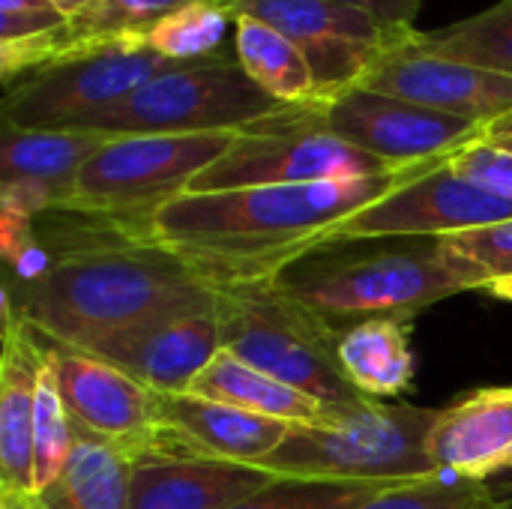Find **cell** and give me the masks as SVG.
Here are the masks:
<instances>
[{
  "mask_svg": "<svg viewBox=\"0 0 512 509\" xmlns=\"http://www.w3.org/2000/svg\"><path fill=\"white\" fill-rule=\"evenodd\" d=\"M426 168L432 165L327 183L186 192L156 210L150 237L177 252L213 288L273 279L294 255Z\"/></svg>",
  "mask_w": 512,
  "mask_h": 509,
  "instance_id": "1",
  "label": "cell"
},
{
  "mask_svg": "<svg viewBox=\"0 0 512 509\" xmlns=\"http://www.w3.org/2000/svg\"><path fill=\"white\" fill-rule=\"evenodd\" d=\"M12 306L39 336L87 348L129 324L174 309L216 306V288L153 237H87L48 255Z\"/></svg>",
  "mask_w": 512,
  "mask_h": 509,
  "instance_id": "2",
  "label": "cell"
},
{
  "mask_svg": "<svg viewBox=\"0 0 512 509\" xmlns=\"http://www.w3.org/2000/svg\"><path fill=\"white\" fill-rule=\"evenodd\" d=\"M285 297L318 315L333 333L369 318H414L417 312L486 282L444 237H339L312 243L270 279Z\"/></svg>",
  "mask_w": 512,
  "mask_h": 509,
  "instance_id": "3",
  "label": "cell"
},
{
  "mask_svg": "<svg viewBox=\"0 0 512 509\" xmlns=\"http://www.w3.org/2000/svg\"><path fill=\"white\" fill-rule=\"evenodd\" d=\"M216 318L222 348L264 375L333 411H354L369 402L342 372L339 333L270 279L216 285Z\"/></svg>",
  "mask_w": 512,
  "mask_h": 509,
  "instance_id": "4",
  "label": "cell"
},
{
  "mask_svg": "<svg viewBox=\"0 0 512 509\" xmlns=\"http://www.w3.org/2000/svg\"><path fill=\"white\" fill-rule=\"evenodd\" d=\"M435 417L438 408L369 399L336 426H291L288 438L261 468L276 477L375 489L435 480L444 477L426 450Z\"/></svg>",
  "mask_w": 512,
  "mask_h": 509,
  "instance_id": "5",
  "label": "cell"
},
{
  "mask_svg": "<svg viewBox=\"0 0 512 509\" xmlns=\"http://www.w3.org/2000/svg\"><path fill=\"white\" fill-rule=\"evenodd\" d=\"M237 132L207 135H117L108 138L81 168L72 198L57 210L96 216L123 234L150 237L156 210L186 195Z\"/></svg>",
  "mask_w": 512,
  "mask_h": 509,
  "instance_id": "6",
  "label": "cell"
},
{
  "mask_svg": "<svg viewBox=\"0 0 512 509\" xmlns=\"http://www.w3.org/2000/svg\"><path fill=\"white\" fill-rule=\"evenodd\" d=\"M282 108L246 75L237 51H231L201 63H177L75 129L108 138L240 132Z\"/></svg>",
  "mask_w": 512,
  "mask_h": 509,
  "instance_id": "7",
  "label": "cell"
},
{
  "mask_svg": "<svg viewBox=\"0 0 512 509\" xmlns=\"http://www.w3.org/2000/svg\"><path fill=\"white\" fill-rule=\"evenodd\" d=\"M390 171L408 168H390L387 162L348 144L330 129L324 102H306L285 105L282 111L240 129L231 147L192 180L189 192L327 183Z\"/></svg>",
  "mask_w": 512,
  "mask_h": 509,
  "instance_id": "8",
  "label": "cell"
},
{
  "mask_svg": "<svg viewBox=\"0 0 512 509\" xmlns=\"http://www.w3.org/2000/svg\"><path fill=\"white\" fill-rule=\"evenodd\" d=\"M171 66L141 36L75 48L6 90L3 126L75 129Z\"/></svg>",
  "mask_w": 512,
  "mask_h": 509,
  "instance_id": "9",
  "label": "cell"
},
{
  "mask_svg": "<svg viewBox=\"0 0 512 509\" xmlns=\"http://www.w3.org/2000/svg\"><path fill=\"white\" fill-rule=\"evenodd\" d=\"M237 15H255L306 54L321 102L363 84L390 54L402 51L417 30L387 24L339 0H228Z\"/></svg>",
  "mask_w": 512,
  "mask_h": 509,
  "instance_id": "10",
  "label": "cell"
},
{
  "mask_svg": "<svg viewBox=\"0 0 512 509\" xmlns=\"http://www.w3.org/2000/svg\"><path fill=\"white\" fill-rule=\"evenodd\" d=\"M324 117L339 138L387 162L390 168L450 162L459 150L480 141L486 129L474 120L369 87H351L324 102Z\"/></svg>",
  "mask_w": 512,
  "mask_h": 509,
  "instance_id": "11",
  "label": "cell"
},
{
  "mask_svg": "<svg viewBox=\"0 0 512 509\" xmlns=\"http://www.w3.org/2000/svg\"><path fill=\"white\" fill-rule=\"evenodd\" d=\"M45 357L57 375L66 411L78 426L117 444L132 462L156 450L165 429L159 393L75 345L45 339Z\"/></svg>",
  "mask_w": 512,
  "mask_h": 509,
  "instance_id": "12",
  "label": "cell"
},
{
  "mask_svg": "<svg viewBox=\"0 0 512 509\" xmlns=\"http://www.w3.org/2000/svg\"><path fill=\"white\" fill-rule=\"evenodd\" d=\"M512 219V201L501 198L450 162L432 165L366 210L354 213L333 234L339 237H450Z\"/></svg>",
  "mask_w": 512,
  "mask_h": 509,
  "instance_id": "13",
  "label": "cell"
},
{
  "mask_svg": "<svg viewBox=\"0 0 512 509\" xmlns=\"http://www.w3.org/2000/svg\"><path fill=\"white\" fill-rule=\"evenodd\" d=\"M84 351L114 363L159 396L189 393L195 378L222 351L216 306L159 312L87 345Z\"/></svg>",
  "mask_w": 512,
  "mask_h": 509,
  "instance_id": "14",
  "label": "cell"
},
{
  "mask_svg": "<svg viewBox=\"0 0 512 509\" xmlns=\"http://www.w3.org/2000/svg\"><path fill=\"white\" fill-rule=\"evenodd\" d=\"M357 87L390 93L480 126H489L512 111V75L423 51L414 39L381 60Z\"/></svg>",
  "mask_w": 512,
  "mask_h": 509,
  "instance_id": "15",
  "label": "cell"
},
{
  "mask_svg": "<svg viewBox=\"0 0 512 509\" xmlns=\"http://www.w3.org/2000/svg\"><path fill=\"white\" fill-rule=\"evenodd\" d=\"M162 435L150 456L171 459H222L240 465H264L291 426L261 414L240 411L234 405L210 402L192 393L162 396Z\"/></svg>",
  "mask_w": 512,
  "mask_h": 509,
  "instance_id": "16",
  "label": "cell"
},
{
  "mask_svg": "<svg viewBox=\"0 0 512 509\" xmlns=\"http://www.w3.org/2000/svg\"><path fill=\"white\" fill-rule=\"evenodd\" d=\"M426 450L444 477L486 483L507 471L512 465V387H480L438 408Z\"/></svg>",
  "mask_w": 512,
  "mask_h": 509,
  "instance_id": "17",
  "label": "cell"
},
{
  "mask_svg": "<svg viewBox=\"0 0 512 509\" xmlns=\"http://www.w3.org/2000/svg\"><path fill=\"white\" fill-rule=\"evenodd\" d=\"M45 363L42 336L24 324L3 291V357H0V489L36 495L33 417L36 384Z\"/></svg>",
  "mask_w": 512,
  "mask_h": 509,
  "instance_id": "18",
  "label": "cell"
},
{
  "mask_svg": "<svg viewBox=\"0 0 512 509\" xmlns=\"http://www.w3.org/2000/svg\"><path fill=\"white\" fill-rule=\"evenodd\" d=\"M276 474L222 459L141 456L132 462L129 509H228L264 489Z\"/></svg>",
  "mask_w": 512,
  "mask_h": 509,
  "instance_id": "19",
  "label": "cell"
},
{
  "mask_svg": "<svg viewBox=\"0 0 512 509\" xmlns=\"http://www.w3.org/2000/svg\"><path fill=\"white\" fill-rule=\"evenodd\" d=\"M108 141L102 132L84 129H18L3 126L0 177L42 201L45 213L72 198L81 168Z\"/></svg>",
  "mask_w": 512,
  "mask_h": 509,
  "instance_id": "20",
  "label": "cell"
},
{
  "mask_svg": "<svg viewBox=\"0 0 512 509\" xmlns=\"http://www.w3.org/2000/svg\"><path fill=\"white\" fill-rule=\"evenodd\" d=\"M192 396L234 405L249 414L282 420L288 426H336L348 411H333L324 402L264 375L261 369L243 363L231 351H219L210 366L189 387Z\"/></svg>",
  "mask_w": 512,
  "mask_h": 509,
  "instance_id": "21",
  "label": "cell"
},
{
  "mask_svg": "<svg viewBox=\"0 0 512 509\" xmlns=\"http://www.w3.org/2000/svg\"><path fill=\"white\" fill-rule=\"evenodd\" d=\"M39 501L45 509H129L132 456L72 420V453Z\"/></svg>",
  "mask_w": 512,
  "mask_h": 509,
  "instance_id": "22",
  "label": "cell"
},
{
  "mask_svg": "<svg viewBox=\"0 0 512 509\" xmlns=\"http://www.w3.org/2000/svg\"><path fill=\"white\" fill-rule=\"evenodd\" d=\"M345 378L375 402L399 399L414 384V351L408 318H369L339 339Z\"/></svg>",
  "mask_w": 512,
  "mask_h": 509,
  "instance_id": "23",
  "label": "cell"
},
{
  "mask_svg": "<svg viewBox=\"0 0 512 509\" xmlns=\"http://www.w3.org/2000/svg\"><path fill=\"white\" fill-rule=\"evenodd\" d=\"M192 0H90L78 15H72L63 27L48 30L42 36H30V54L36 69L66 57L75 48L111 39L144 36L165 15L177 12Z\"/></svg>",
  "mask_w": 512,
  "mask_h": 509,
  "instance_id": "24",
  "label": "cell"
},
{
  "mask_svg": "<svg viewBox=\"0 0 512 509\" xmlns=\"http://www.w3.org/2000/svg\"><path fill=\"white\" fill-rule=\"evenodd\" d=\"M234 51L246 75L282 105L321 102L312 66L297 42L255 15H237Z\"/></svg>",
  "mask_w": 512,
  "mask_h": 509,
  "instance_id": "25",
  "label": "cell"
},
{
  "mask_svg": "<svg viewBox=\"0 0 512 509\" xmlns=\"http://www.w3.org/2000/svg\"><path fill=\"white\" fill-rule=\"evenodd\" d=\"M237 12L228 0H192L153 24L141 39L171 63H201L234 51Z\"/></svg>",
  "mask_w": 512,
  "mask_h": 509,
  "instance_id": "26",
  "label": "cell"
},
{
  "mask_svg": "<svg viewBox=\"0 0 512 509\" xmlns=\"http://www.w3.org/2000/svg\"><path fill=\"white\" fill-rule=\"evenodd\" d=\"M414 45L512 75V0H498L495 6L441 30H417Z\"/></svg>",
  "mask_w": 512,
  "mask_h": 509,
  "instance_id": "27",
  "label": "cell"
},
{
  "mask_svg": "<svg viewBox=\"0 0 512 509\" xmlns=\"http://www.w3.org/2000/svg\"><path fill=\"white\" fill-rule=\"evenodd\" d=\"M45 342V339H42ZM72 453V417L57 387V375L45 357L36 384V417H33V480L36 495L48 489Z\"/></svg>",
  "mask_w": 512,
  "mask_h": 509,
  "instance_id": "28",
  "label": "cell"
},
{
  "mask_svg": "<svg viewBox=\"0 0 512 509\" xmlns=\"http://www.w3.org/2000/svg\"><path fill=\"white\" fill-rule=\"evenodd\" d=\"M384 489L354 486V483H327V480H300L276 477L255 495L243 498L228 509H357Z\"/></svg>",
  "mask_w": 512,
  "mask_h": 509,
  "instance_id": "29",
  "label": "cell"
},
{
  "mask_svg": "<svg viewBox=\"0 0 512 509\" xmlns=\"http://www.w3.org/2000/svg\"><path fill=\"white\" fill-rule=\"evenodd\" d=\"M357 509H498L483 483L459 477H435L390 486Z\"/></svg>",
  "mask_w": 512,
  "mask_h": 509,
  "instance_id": "30",
  "label": "cell"
},
{
  "mask_svg": "<svg viewBox=\"0 0 512 509\" xmlns=\"http://www.w3.org/2000/svg\"><path fill=\"white\" fill-rule=\"evenodd\" d=\"M444 240L459 258H465L474 267V273L486 282V288L495 279L512 276V219L483 225L474 231H462V234H450Z\"/></svg>",
  "mask_w": 512,
  "mask_h": 509,
  "instance_id": "31",
  "label": "cell"
},
{
  "mask_svg": "<svg viewBox=\"0 0 512 509\" xmlns=\"http://www.w3.org/2000/svg\"><path fill=\"white\" fill-rule=\"evenodd\" d=\"M450 168L471 183L510 198L512 201V150L495 147L489 141H474L450 159Z\"/></svg>",
  "mask_w": 512,
  "mask_h": 509,
  "instance_id": "32",
  "label": "cell"
},
{
  "mask_svg": "<svg viewBox=\"0 0 512 509\" xmlns=\"http://www.w3.org/2000/svg\"><path fill=\"white\" fill-rule=\"evenodd\" d=\"M69 18L51 0H0V42L42 36Z\"/></svg>",
  "mask_w": 512,
  "mask_h": 509,
  "instance_id": "33",
  "label": "cell"
},
{
  "mask_svg": "<svg viewBox=\"0 0 512 509\" xmlns=\"http://www.w3.org/2000/svg\"><path fill=\"white\" fill-rule=\"evenodd\" d=\"M345 6H354V9H363L387 24H396V27H408V30H417L414 21L420 15V6L423 0H339Z\"/></svg>",
  "mask_w": 512,
  "mask_h": 509,
  "instance_id": "34",
  "label": "cell"
},
{
  "mask_svg": "<svg viewBox=\"0 0 512 509\" xmlns=\"http://www.w3.org/2000/svg\"><path fill=\"white\" fill-rule=\"evenodd\" d=\"M483 486H486V492L492 495L495 507H498V509H512V465L507 468V471H501L498 477L486 480Z\"/></svg>",
  "mask_w": 512,
  "mask_h": 509,
  "instance_id": "35",
  "label": "cell"
},
{
  "mask_svg": "<svg viewBox=\"0 0 512 509\" xmlns=\"http://www.w3.org/2000/svg\"><path fill=\"white\" fill-rule=\"evenodd\" d=\"M483 141L495 144V147H504V150H512V111L498 117L495 123H489L483 129Z\"/></svg>",
  "mask_w": 512,
  "mask_h": 509,
  "instance_id": "36",
  "label": "cell"
},
{
  "mask_svg": "<svg viewBox=\"0 0 512 509\" xmlns=\"http://www.w3.org/2000/svg\"><path fill=\"white\" fill-rule=\"evenodd\" d=\"M0 509H45V504L39 501V495L3 492V489H0Z\"/></svg>",
  "mask_w": 512,
  "mask_h": 509,
  "instance_id": "37",
  "label": "cell"
},
{
  "mask_svg": "<svg viewBox=\"0 0 512 509\" xmlns=\"http://www.w3.org/2000/svg\"><path fill=\"white\" fill-rule=\"evenodd\" d=\"M483 294H489V297H495V300H504V303H512V276L495 279Z\"/></svg>",
  "mask_w": 512,
  "mask_h": 509,
  "instance_id": "38",
  "label": "cell"
},
{
  "mask_svg": "<svg viewBox=\"0 0 512 509\" xmlns=\"http://www.w3.org/2000/svg\"><path fill=\"white\" fill-rule=\"evenodd\" d=\"M51 3H54L66 18H72V15H78L84 6H90V0H51Z\"/></svg>",
  "mask_w": 512,
  "mask_h": 509,
  "instance_id": "39",
  "label": "cell"
}]
</instances>
